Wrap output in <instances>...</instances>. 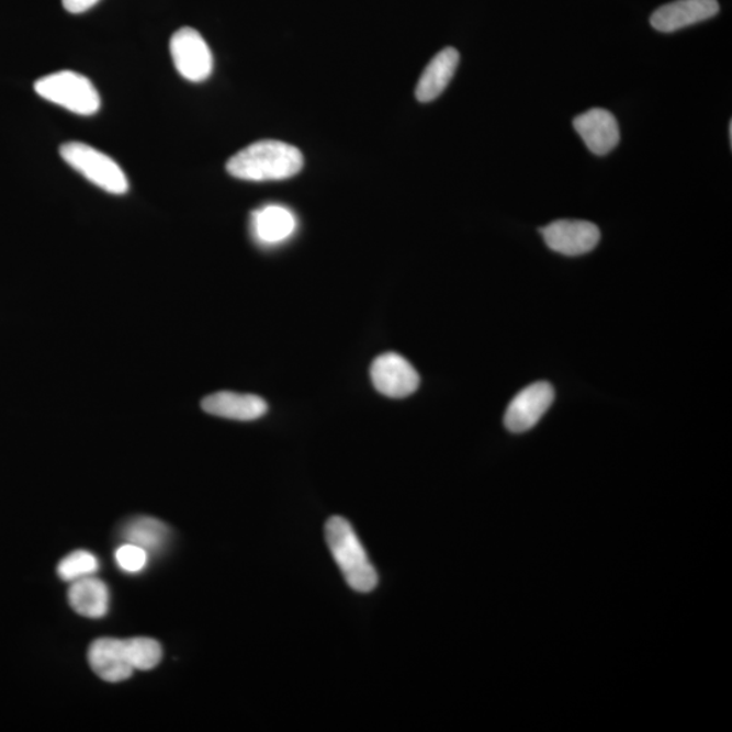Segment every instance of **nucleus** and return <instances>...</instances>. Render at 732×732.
Instances as JSON below:
<instances>
[{"mask_svg": "<svg viewBox=\"0 0 732 732\" xmlns=\"http://www.w3.org/2000/svg\"><path fill=\"white\" fill-rule=\"evenodd\" d=\"M302 151L292 144L262 140L250 144L227 161L229 176L241 181H284L303 170Z\"/></svg>", "mask_w": 732, "mask_h": 732, "instance_id": "1", "label": "nucleus"}, {"mask_svg": "<svg viewBox=\"0 0 732 732\" xmlns=\"http://www.w3.org/2000/svg\"><path fill=\"white\" fill-rule=\"evenodd\" d=\"M325 536L334 561L338 564L346 584L357 593L376 589L379 575L351 523L344 517L328 518Z\"/></svg>", "mask_w": 732, "mask_h": 732, "instance_id": "2", "label": "nucleus"}, {"mask_svg": "<svg viewBox=\"0 0 732 732\" xmlns=\"http://www.w3.org/2000/svg\"><path fill=\"white\" fill-rule=\"evenodd\" d=\"M60 155L75 171L105 192L115 195L128 192L129 182L125 172L117 161L101 153L100 149L89 144L69 142L63 144Z\"/></svg>", "mask_w": 732, "mask_h": 732, "instance_id": "3", "label": "nucleus"}, {"mask_svg": "<svg viewBox=\"0 0 732 732\" xmlns=\"http://www.w3.org/2000/svg\"><path fill=\"white\" fill-rule=\"evenodd\" d=\"M34 90L45 101L80 115L100 111L101 97L89 78L75 71H59L38 79Z\"/></svg>", "mask_w": 732, "mask_h": 732, "instance_id": "4", "label": "nucleus"}, {"mask_svg": "<svg viewBox=\"0 0 732 732\" xmlns=\"http://www.w3.org/2000/svg\"><path fill=\"white\" fill-rule=\"evenodd\" d=\"M170 54L178 74L189 82H204L213 71L210 45L193 27H182L172 34Z\"/></svg>", "mask_w": 732, "mask_h": 732, "instance_id": "5", "label": "nucleus"}, {"mask_svg": "<svg viewBox=\"0 0 732 732\" xmlns=\"http://www.w3.org/2000/svg\"><path fill=\"white\" fill-rule=\"evenodd\" d=\"M555 401V390L547 382L528 385L518 392L505 414L506 429L511 433H526L534 428Z\"/></svg>", "mask_w": 732, "mask_h": 732, "instance_id": "6", "label": "nucleus"}, {"mask_svg": "<svg viewBox=\"0 0 732 732\" xmlns=\"http://www.w3.org/2000/svg\"><path fill=\"white\" fill-rule=\"evenodd\" d=\"M545 245L566 257L585 256L601 240V230L586 221H556L540 229Z\"/></svg>", "mask_w": 732, "mask_h": 732, "instance_id": "7", "label": "nucleus"}, {"mask_svg": "<svg viewBox=\"0 0 732 732\" xmlns=\"http://www.w3.org/2000/svg\"><path fill=\"white\" fill-rule=\"evenodd\" d=\"M371 379L380 394L394 399L410 396L419 387V374L405 357L396 353L379 356L372 362Z\"/></svg>", "mask_w": 732, "mask_h": 732, "instance_id": "8", "label": "nucleus"}, {"mask_svg": "<svg viewBox=\"0 0 732 732\" xmlns=\"http://www.w3.org/2000/svg\"><path fill=\"white\" fill-rule=\"evenodd\" d=\"M719 10L718 0H676L655 10L650 23L655 31L673 33L713 19Z\"/></svg>", "mask_w": 732, "mask_h": 732, "instance_id": "9", "label": "nucleus"}, {"mask_svg": "<svg viewBox=\"0 0 732 732\" xmlns=\"http://www.w3.org/2000/svg\"><path fill=\"white\" fill-rule=\"evenodd\" d=\"M573 124L586 147L597 157H605L619 146L620 128L618 120L605 109H590V111L575 117Z\"/></svg>", "mask_w": 732, "mask_h": 732, "instance_id": "10", "label": "nucleus"}, {"mask_svg": "<svg viewBox=\"0 0 732 732\" xmlns=\"http://www.w3.org/2000/svg\"><path fill=\"white\" fill-rule=\"evenodd\" d=\"M89 664L103 682L121 683L134 674L126 655L125 641L120 639L102 638L90 645Z\"/></svg>", "mask_w": 732, "mask_h": 732, "instance_id": "11", "label": "nucleus"}, {"mask_svg": "<svg viewBox=\"0 0 732 732\" xmlns=\"http://www.w3.org/2000/svg\"><path fill=\"white\" fill-rule=\"evenodd\" d=\"M203 410L215 417L234 420H256L268 413V403L257 395L236 394V392H217L206 396Z\"/></svg>", "mask_w": 732, "mask_h": 732, "instance_id": "12", "label": "nucleus"}, {"mask_svg": "<svg viewBox=\"0 0 732 732\" xmlns=\"http://www.w3.org/2000/svg\"><path fill=\"white\" fill-rule=\"evenodd\" d=\"M296 217L285 206L268 205L251 215V233L259 245L274 246L295 233Z\"/></svg>", "mask_w": 732, "mask_h": 732, "instance_id": "13", "label": "nucleus"}, {"mask_svg": "<svg viewBox=\"0 0 732 732\" xmlns=\"http://www.w3.org/2000/svg\"><path fill=\"white\" fill-rule=\"evenodd\" d=\"M459 63L460 54L452 46L438 52L428 67L425 68L424 74L420 75L417 89H415L417 100L423 103L437 100L451 83Z\"/></svg>", "mask_w": 732, "mask_h": 732, "instance_id": "14", "label": "nucleus"}, {"mask_svg": "<svg viewBox=\"0 0 732 732\" xmlns=\"http://www.w3.org/2000/svg\"><path fill=\"white\" fill-rule=\"evenodd\" d=\"M68 601L78 615L89 619H102L111 607V592L105 582L92 575L72 582L68 590Z\"/></svg>", "mask_w": 732, "mask_h": 732, "instance_id": "15", "label": "nucleus"}, {"mask_svg": "<svg viewBox=\"0 0 732 732\" xmlns=\"http://www.w3.org/2000/svg\"><path fill=\"white\" fill-rule=\"evenodd\" d=\"M121 536L125 543L140 547L148 553H158L169 543L170 530L157 518L136 517L125 523Z\"/></svg>", "mask_w": 732, "mask_h": 732, "instance_id": "16", "label": "nucleus"}, {"mask_svg": "<svg viewBox=\"0 0 732 732\" xmlns=\"http://www.w3.org/2000/svg\"><path fill=\"white\" fill-rule=\"evenodd\" d=\"M126 655L135 671H151L164 655L160 644L149 638H134L125 641Z\"/></svg>", "mask_w": 732, "mask_h": 732, "instance_id": "17", "label": "nucleus"}, {"mask_svg": "<svg viewBox=\"0 0 732 732\" xmlns=\"http://www.w3.org/2000/svg\"><path fill=\"white\" fill-rule=\"evenodd\" d=\"M100 570V561L89 551H75L61 559L57 574L66 582H75L95 575Z\"/></svg>", "mask_w": 732, "mask_h": 732, "instance_id": "18", "label": "nucleus"}, {"mask_svg": "<svg viewBox=\"0 0 732 732\" xmlns=\"http://www.w3.org/2000/svg\"><path fill=\"white\" fill-rule=\"evenodd\" d=\"M148 555L140 547L125 543L115 551V562L123 572L137 574L147 567Z\"/></svg>", "mask_w": 732, "mask_h": 732, "instance_id": "19", "label": "nucleus"}, {"mask_svg": "<svg viewBox=\"0 0 732 732\" xmlns=\"http://www.w3.org/2000/svg\"><path fill=\"white\" fill-rule=\"evenodd\" d=\"M63 5L71 14H82L85 11L94 8L100 0H61Z\"/></svg>", "mask_w": 732, "mask_h": 732, "instance_id": "20", "label": "nucleus"}, {"mask_svg": "<svg viewBox=\"0 0 732 732\" xmlns=\"http://www.w3.org/2000/svg\"><path fill=\"white\" fill-rule=\"evenodd\" d=\"M730 143H732V123L729 125Z\"/></svg>", "mask_w": 732, "mask_h": 732, "instance_id": "21", "label": "nucleus"}]
</instances>
